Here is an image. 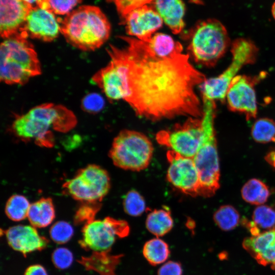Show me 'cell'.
I'll return each instance as SVG.
<instances>
[{
    "mask_svg": "<svg viewBox=\"0 0 275 275\" xmlns=\"http://www.w3.org/2000/svg\"><path fill=\"white\" fill-rule=\"evenodd\" d=\"M24 2L32 5L33 4L36 3L38 0H23Z\"/></svg>",
    "mask_w": 275,
    "mask_h": 275,
    "instance_id": "cell-42",
    "label": "cell"
},
{
    "mask_svg": "<svg viewBox=\"0 0 275 275\" xmlns=\"http://www.w3.org/2000/svg\"><path fill=\"white\" fill-rule=\"evenodd\" d=\"M241 193L245 201L257 205H263L270 195L266 185L262 181L255 178L251 179L245 183Z\"/></svg>",
    "mask_w": 275,
    "mask_h": 275,
    "instance_id": "cell-24",
    "label": "cell"
},
{
    "mask_svg": "<svg viewBox=\"0 0 275 275\" xmlns=\"http://www.w3.org/2000/svg\"><path fill=\"white\" fill-rule=\"evenodd\" d=\"M111 187L107 171L96 164H89L79 170L75 175L63 185L64 193L83 202H100Z\"/></svg>",
    "mask_w": 275,
    "mask_h": 275,
    "instance_id": "cell-9",
    "label": "cell"
},
{
    "mask_svg": "<svg viewBox=\"0 0 275 275\" xmlns=\"http://www.w3.org/2000/svg\"><path fill=\"white\" fill-rule=\"evenodd\" d=\"M242 246L259 264L275 269V227L244 238Z\"/></svg>",
    "mask_w": 275,
    "mask_h": 275,
    "instance_id": "cell-19",
    "label": "cell"
},
{
    "mask_svg": "<svg viewBox=\"0 0 275 275\" xmlns=\"http://www.w3.org/2000/svg\"><path fill=\"white\" fill-rule=\"evenodd\" d=\"M143 254L151 265L155 266L164 262L169 257L170 251L168 244L164 240L154 238L145 243Z\"/></svg>",
    "mask_w": 275,
    "mask_h": 275,
    "instance_id": "cell-26",
    "label": "cell"
},
{
    "mask_svg": "<svg viewBox=\"0 0 275 275\" xmlns=\"http://www.w3.org/2000/svg\"><path fill=\"white\" fill-rule=\"evenodd\" d=\"M123 205L125 212L132 216H139L146 210L144 199L135 190H131L126 194Z\"/></svg>",
    "mask_w": 275,
    "mask_h": 275,
    "instance_id": "cell-32",
    "label": "cell"
},
{
    "mask_svg": "<svg viewBox=\"0 0 275 275\" xmlns=\"http://www.w3.org/2000/svg\"><path fill=\"white\" fill-rule=\"evenodd\" d=\"M0 33L5 39L23 31L32 5L23 0H0Z\"/></svg>",
    "mask_w": 275,
    "mask_h": 275,
    "instance_id": "cell-17",
    "label": "cell"
},
{
    "mask_svg": "<svg viewBox=\"0 0 275 275\" xmlns=\"http://www.w3.org/2000/svg\"><path fill=\"white\" fill-rule=\"evenodd\" d=\"M265 160L270 165L275 168V148L266 155Z\"/></svg>",
    "mask_w": 275,
    "mask_h": 275,
    "instance_id": "cell-40",
    "label": "cell"
},
{
    "mask_svg": "<svg viewBox=\"0 0 275 275\" xmlns=\"http://www.w3.org/2000/svg\"><path fill=\"white\" fill-rule=\"evenodd\" d=\"M127 43L119 48L126 65L127 95L124 101L136 115L156 121L177 116L201 118L203 106L195 88L205 76L189 62L181 49L160 58L148 43L120 36Z\"/></svg>",
    "mask_w": 275,
    "mask_h": 275,
    "instance_id": "cell-1",
    "label": "cell"
},
{
    "mask_svg": "<svg viewBox=\"0 0 275 275\" xmlns=\"http://www.w3.org/2000/svg\"><path fill=\"white\" fill-rule=\"evenodd\" d=\"M265 76L264 72L254 76L236 75L232 80L226 96L229 109L244 114L248 120L256 118L258 108L255 86Z\"/></svg>",
    "mask_w": 275,
    "mask_h": 275,
    "instance_id": "cell-13",
    "label": "cell"
},
{
    "mask_svg": "<svg viewBox=\"0 0 275 275\" xmlns=\"http://www.w3.org/2000/svg\"><path fill=\"white\" fill-rule=\"evenodd\" d=\"M22 31L4 39L0 49V79L8 85H23L41 73L33 44Z\"/></svg>",
    "mask_w": 275,
    "mask_h": 275,
    "instance_id": "cell-4",
    "label": "cell"
},
{
    "mask_svg": "<svg viewBox=\"0 0 275 275\" xmlns=\"http://www.w3.org/2000/svg\"><path fill=\"white\" fill-rule=\"evenodd\" d=\"M167 159L169 163L167 174L169 182L185 194L199 196L200 178L193 159L171 150L167 152Z\"/></svg>",
    "mask_w": 275,
    "mask_h": 275,
    "instance_id": "cell-14",
    "label": "cell"
},
{
    "mask_svg": "<svg viewBox=\"0 0 275 275\" xmlns=\"http://www.w3.org/2000/svg\"><path fill=\"white\" fill-rule=\"evenodd\" d=\"M182 266L179 262L170 261L164 263L158 269L157 275H182Z\"/></svg>",
    "mask_w": 275,
    "mask_h": 275,
    "instance_id": "cell-38",
    "label": "cell"
},
{
    "mask_svg": "<svg viewBox=\"0 0 275 275\" xmlns=\"http://www.w3.org/2000/svg\"><path fill=\"white\" fill-rule=\"evenodd\" d=\"M121 22L128 35L149 43L155 32L161 27L163 20L153 6L146 5L131 11Z\"/></svg>",
    "mask_w": 275,
    "mask_h": 275,
    "instance_id": "cell-15",
    "label": "cell"
},
{
    "mask_svg": "<svg viewBox=\"0 0 275 275\" xmlns=\"http://www.w3.org/2000/svg\"><path fill=\"white\" fill-rule=\"evenodd\" d=\"M271 13L272 16L275 19V2L273 3L271 7Z\"/></svg>",
    "mask_w": 275,
    "mask_h": 275,
    "instance_id": "cell-41",
    "label": "cell"
},
{
    "mask_svg": "<svg viewBox=\"0 0 275 275\" xmlns=\"http://www.w3.org/2000/svg\"><path fill=\"white\" fill-rule=\"evenodd\" d=\"M184 38L188 41L187 49L195 62L208 67L214 66L230 45L225 26L213 18L197 22Z\"/></svg>",
    "mask_w": 275,
    "mask_h": 275,
    "instance_id": "cell-6",
    "label": "cell"
},
{
    "mask_svg": "<svg viewBox=\"0 0 275 275\" xmlns=\"http://www.w3.org/2000/svg\"><path fill=\"white\" fill-rule=\"evenodd\" d=\"M122 257V255H112L109 251L94 252L90 256L82 257L78 261L87 270L95 271L100 275H116Z\"/></svg>",
    "mask_w": 275,
    "mask_h": 275,
    "instance_id": "cell-21",
    "label": "cell"
},
{
    "mask_svg": "<svg viewBox=\"0 0 275 275\" xmlns=\"http://www.w3.org/2000/svg\"><path fill=\"white\" fill-rule=\"evenodd\" d=\"M213 219L216 225L223 231L234 229L240 222V215L237 210L230 205L220 207L214 213Z\"/></svg>",
    "mask_w": 275,
    "mask_h": 275,
    "instance_id": "cell-28",
    "label": "cell"
},
{
    "mask_svg": "<svg viewBox=\"0 0 275 275\" xmlns=\"http://www.w3.org/2000/svg\"><path fill=\"white\" fill-rule=\"evenodd\" d=\"M9 245L14 250L25 255L46 248L48 240L40 236L32 226L19 225L10 227L5 231Z\"/></svg>",
    "mask_w": 275,
    "mask_h": 275,
    "instance_id": "cell-18",
    "label": "cell"
},
{
    "mask_svg": "<svg viewBox=\"0 0 275 275\" xmlns=\"http://www.w3.org/2000/svg\"><path fill=\"white\" fill-rule=\"evenodd\" d=\"M129 230L128 224L123 220L111 217L94 219L85 224L79 243L85 250L109 251L116 238L126 237Z\"/></svg>",
    "mask_w": 275,
    "mask_h": 275,
    "instance_id": "cell-11",
    "label": "cell"
},
{
    "mask_svg": "<svg viewBox=\"0 0 275 275\" xmlns=\"http://www.w3.org/2000/svg\"><path fill=\"white\" fill-rule=\"evenodd\" d=\"M30 206V202L25 196L13 195L9 198L6 204L5 213L12 221H21L28 217Z\"/></svg>",
    "mask_w": 275,
    "mask_h": 275,
    "instance_id": "cell-27",
    "label": "cell"
},
{
    "mask_svg": "<svg viewBox=\"0 0 275 275\" xmlns=\"http://www.w3.org/2000/svg\"><path fill=\"white\" fill-rule=\"evenodd\" d=\"M73 113L65 106L48 103L37 105L18 117L12 124L15 134L21 139H34L38 145H53L51 129L66 132L76 124Z\"/></svg>",
    "mask_w": 275,
    "mask_h": 275,
    "instance_id": "cell-2",
    "label": "cell"
},
{
    "mask_svg": "<svg viewBox=\"0 0 275 275\" xmlns=\"http://www.w3.org/2000/svg\"><path fill=\"white\" fill-rule=\"evenodd\" d=\"M231 52L232 60L228 67L218 76L206 79L201 84L202 99L225 101L232 80L244 66L255 62L258 49L251 40L240 38L233 41Z\"/></svg>",
    "mask_w": 275,
    "mask_h": 275,
    "instance_id": "cell-8",
    "label": "cell"
},
{
    "mask_svg": "<svg viewBox=\"0 0 275 275\" xmlns=\"http://www.w3.org/2000/svg\"><path fill=\"white\" fill-rule=\"evenodd\" d=\"M28 219L35 228H44L55 218V209L51 199L43 198L31 204Z\"/></svg>",
    "mask_w": 275,
    "mask_h": 275,
    "instance_id": "cell-22",
    "label": "cell"
},
{
    "mask_svg": "<svg viewBox=\"0 0 275 275\" xmlns=\"http://www.w3.org/2000/svg\"><path fill=\"white\" fill-rule=\"evenodd\" d=\"M52 260L58 268L64 269L68 268L72 263L73 256L68 249L64 248L56 249L52 255Z\"/></svg>",
    "mask_w": 275,
    "mask_h": 275,
    "instance_id": "cell-36",
    "label": "cell"
},
{
    "mask_svg": "<svg viewBox=\"0 0 275 275\" xmlns=\"http://www.w3.org/2000/svg\"><path fill=\"white\" fill-rule=\"evenodd\" d=\"M154 1L155 0H106L107 2L115 5L121 20L131 11L148 5Z\"/></svg>",
    "mask_w": 275,
    "mask_h": 275,
    "instance_id": "cell-35",
    "label": "cell"
},
{
    "mask_svg": "<svg viewBox=\"0 0 275 275\" xmlns=\"http://www.w3.org/2000/svg\"><path fill=\"white\" fill-rule=\"evenodd\" d=\"M252 221L259 229H272L275 227V210L267 205H258L253 211Z\"/></svg>",
    "mask_w": 275,
    "mask_h": 275,
    "instance_id": "cell-31",
    "label": "cell"
},
{
    "mask_svg": "<svg viewBox=\"0 0 275 275\" xmlns=\"http://www.w3.org/2000/svg\"><path fill=\"white\" fill-rule=\"evenodd\" d=\"M81 104L85 111L94 113L100 112L103 108L104 101L100 95L92 93L84 97Z\"/></svg>",
    "mask_w": 275,
    "mask_h": 275,
    "instance_id": "cell-37",
    "label": "cell"
},
{
    "mask_svg": "<svg viewBox=\"0 0 275 275\" xmlns=\"http://www.w3.org/2000/svg\"><path fill=\"white\" fill-rule=\"evenodd\" d=\"M100 202H83L74 216L76 224H85L94 219L95 216L100 207Z\"/></svg>",
    "mask_w": 275,
    "mask_h": 275,
    "instance_id": "cell-34",
    "label": "cell"
},
{
    "mask_svg": "<svg viewBox=\"0 0 275 275\" xmlns=\"http://www.w3.org/2000/svg\"><path fill=\"white\" fill-rule=\"evenodd\" d=\"M251 133L253 139L257 142H275V122L269 118L259 119L254 122Z\"/></svg>",
    "mask_w": 275,
    "mask_h": 275,
    "instance_id": "cell-29",
    "label": "cell"
},
{
    "mask_svg": "<svg viewBox=\"0 0 275 275\" xmlns=\"http://www.w3.org/2000/svg\"><path fill=\"white\" fill-rule=\"evenodd\" d=\"M148 43L153 53L160 58L170 57L183 49L180 42L174 41L170 35L161 33L154 34Z\"/></svg>",
    "mask_w": 275,
    "mask_h": 275,
    "instance_id": "cell-25",
    "label": "cell"
},
{
    "mask_svg": "<svg viewBox=\"0 0 275 275\" xmlns=\"http://www.w3.org/2000/svg\"><path fill=\"white\" fill-rule=\"evenodd\" d=\"M60 23V32L67 42L82 51L99 48L110 35V23L96 6H80L67 14Z\"/></svg>",
    "mask_w": 275,
    "mask_h": 275,
    "instance_id": "cell-3",
    "label": "cell"
},
{
    "mask_svg": "<svg viewBox=\"0 0 275 275\" xmlns=\"http://www.w3.org/2000/svg\"><path fill=\"white\" fill-rule=\"evenodd\" d=\"M81 2V0H38L36 6L54 14L67 15Z\"/></svg>",
    "mask_w": 275,
    "mask_h": 275,
    "instance_id": "cell-30",
    "label": "cell"
},
{
    "mask_svg": "<svg viewBox=\"0 0 275 275\" xmlns=\"http://www.w3.org/2000/svg\"><path fill=\"white\" fill-rule=\"evenodd\" d=\"M106 51L111 60L93 75L92 80L109 100H124L127 95L126 63L119 48L109 45Z\"/></svg>",
    "mask_w": 275,
    "mask_h": 275,
    "instance_id": "cell-12",
    "label": "cell"
},
{
    "mask_svg": "<svg viewBox=\"0 0 275 275\" xmlns=\"http://www.w3.org/2000/svg\"><path fill=\"white\" fill-rule=\"evenodd\" d=\"M203 133L202 119L188 117L182 124L156 134L157 141L181 156L193 158L200 145Z\"/></svg>",
    "mask_w": 275,
    "mask_h": 275,
    "instance_id": "cell-10",
    "label": "cell"
},
{
    "mask_svg": "<svg viewBox=\"0 0 275 275\" xmlns=\"http://www.w3.org/2000/svg\"><path fill=\"white\" fill-rule=\"evenodd\" d=\"M24 275H47V273L42 265L35 264L28 267Z\"/></svg>",
    "mask_w": 275,
    "mask_h": 275,
    "instance_id": "cell-39",
    "label": "cell"
},
{
    "mask_svg": "<svg viewBox=\"0 0 275 275\" xmlns=\"http://www.w3.org/2000/svg\"><path fill=\"white\" fill-rule=\"evenodd\" d=\"M73 228L68 222L58 221L50 228V236L52 240L59 244L68 242L73 235Z\"/></svg>",
    "mask_w": 275,
    "mask_h": 275,
    "instance_id": "cell-33",
    "label": "cell"
},
{
    "mask_svg": "<svg viewBox=\"0 0 275 275\" xmlns=\"http://www.w3.org/2000/svg\"><path fill=\"white\" fill-rule=\"evenodd\" d=\"M153 153V144L146 135L128 129L122 130L114 138L109 152L114 165L132 171L146 169Z\"/></svg>",
    "mask_w": 275,
    "mask_h": 275,
    "instance_id": "cell-7",
    "label": "cell"
},
{
    "mask_svg": "<svg viewBox=\"0 0 275 275\" xmlns=\"http://www.w3.org/2000/svg\"><path fill=\"white\" fill-rule=\"evenodd\" d=\"M152 3L163 21L174 34H178L183 31L185 7L182 0H155Z\"/></svg>",
    "mask_w": 275,
    "mask_h": 275,
    "instance_id": "cell-20",
    "label": "cell"
},
{
    "mask_svg": "<svg viewBox=\"0 0 275 275\" xmlns=\"http://www.w3.org/2000/svg\"><path fill=\"white\" fill-rule=\"evenodd\" d=\"M60 21L52 13L33 7L26 18L23 31L28 37L45 42L55 39L60 32Z\"/></svg>",
    "mask_w": 275,
    "mask_h": 275,
    "instance_id": "cell-16",
    "label": "cell"
},
{
    "mask_svg": "<svg viewBox=\"0 0 275 275\" xmlns=\"http://www.w3.org/2000/svg\"><path fill=\"white\" fill-rule=\"evenodd\" d=\"M173 220L167 209H155L147 215L146 226L147 230L157 237L169 233L173 227Z\"/></svg>",
    "mask_w": 275,
    "mask_h": 275,
    "instance_id": "cell-23",
    "label": "cell"
},
{
    "mask_svg": "<svg viewBox=\"0 0 275 275\" xmlns=\"http://www.w3.org/2000/svg\"><path fill=\"white\" fill-rule=\"evenodd\" d=\"M202 139L193 159L199 175V196L207 197L215 194L219 187V167L214 127L215 103L206 99H202Z\"/></svg>",
    "mask_w": 275,
    "mask_h": 275,
    "instance_id": "cell-5",
    "label": "cell"
}]
</instances>
